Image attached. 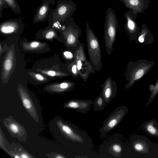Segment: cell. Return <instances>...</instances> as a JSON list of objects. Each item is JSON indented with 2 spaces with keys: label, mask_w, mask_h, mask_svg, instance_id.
<instances>
[{
  "label": "cell",
  "mask_w": 158,
  "mask_h": 158,
  "mask_svg": "<svg viewBox=\"0 0 158 158\" xmlns=\"http://www.w3.org/2000/svg\"><path fill=\"white\" fill-rule=\"evenodd\" d=\"M154 64L155 63L153 61L144 59L128 62L125 75L126 80L128 82L125 88L129 89L135 81H139L147 74Z\"/></svg>",
  "instance_id": "obj_1"
},
{
  "label": "cell",
  "mask_w": 158,
  "mask_h": 158,
  "mask_svg": "<svg viewBox=\"0 0 158 158\" xmlns=\"http://www.w3.org/2000/svg\"><path fill=\"white\" fill-rule=\"evenodd\" d=\"M87 48L89 62L95 73L100 70L102 67L101 51L98 40L90 27L89 22L86 23Z\"/></svg>",
  "instance_id": "obj_2"
},
{
  "label": "cell",
  "mask_w": 158,
  "mask_h": 158,
  "mask_svg": "<svg viewBox=\"0 0 158 158\" xmlns=\"http://www.w3.org/2000/svg\"><path fill=\"white\" fill-rule=\"evenodd\" d=\"M118 24L116 14L111 7L107 10L105 17L104 26V39L107 53L111 55L114 49L113 44L115 41Z\"/></svg>",
  "instance_id": "obj_3"
},
{
  "label": "cell",
  "mask_w": 158,
  "mask_h": 158,
  "mask_svg": "<svg viewBox=\"0 0 158 158\" xmlns=\"http://www.w3.org/2000/svg\"><path fill=\"white\" fill-rule=\"evenodd\" d=\"M131 147L137 158H156L158 156V148L146 136H135Z\"/></svg>",
  "instance_id": "obj_4"
},
{
  "label": "cell",
  "mask_w": 158,
  "mask_h": 158,
  "mask_svg": "<svg viewBox=\"0 0 158 158\" xmlns=\"http://www.w3.org/2000/svg\"><path fill=\"white\" fill-rule=\"evenodd\" d=\"M76 10V5L72 0H59L56 9L52 10L50 14L53 21L61 23L72 17Z\"/></svg>",
  "instance_id": "obj_5"
},
{
  "label": "cell",
  "mask_w": 158,
  "mask_h": 158,
  "mask_svg": "<svg viewBox=\"0 0 158 158\" xmlns=\"http://www.w3.org/2000/svg\"><path fill=\"white\" fill-rule=\"evenodd\" d=\"M125 106H120L113 111L104 121L102 127L99 129L102 138L105 137L106 134L114 129L122 120L128 111Z\"/></svg>",
  "instance_id": "obj_6"
},
{
  "label": "cell",
  "mask_w": 158,
  "mask_h": 158,
  "mask_svg": "<svg viewBox=\"0 0 158 158\" xmlns=\"http://www.w3.org/2000/svg\"><path fill=\"white\" fill-rule=\"evenodd\" d=\"M74 61L76 64L79 75L84 81L87 80L91 73H95L89 61L86 59L83 44L80 43L77 46Z\"/></svg>",
  "instance_id": "obj_7"
},
{
  "label": "cell",
  "mask_w": 158,
  "mask_h": 158,
  "mask_svg": "<svg viewBox=\"0 0 158 158\" xmlns=\"http://www.w3.org/2000/svg\"><path fill=\"white\" fill-rule=\"evenodd\" d=\"M61 23L65 26V28L63 31L66 34L67 43L69 45L76 47L80 43L79 38L81 34L80 28L72 17Z\"/></svg>",
  "instance_id": "obj_8"
},
{
  "label": "cell",
  "mask_w": 158,
  "mask_h": 158,
  "mask_svg": "<svg viewBox=\"0 0 158 158\" xmlns=\"http://www.w3.org/2000/svg\"><path fill=\"white\" fill-rule=\"evenodd\" d=\"M137 14L132 10L126 12L124 14L126 20L124 24L125 30L132 40H135L138 41V38L140 34V28L136 22Z\"/></svg>",
  "instance_id": "obj_9"
},
{
  "label": "cell",
  "mask_w": 158,
  "mask_h": 158,
  "mask_svg": "<svg viewBox=\"0 0 158 158\" xmlns=\"http://www.w3.org/2000/svg\"><path fill=\"white\" fill-rule=\"evenodd\" d=\"M55 3V0H43L34 15L33 23H36L46 21L52 10L51 6Z\"/></svg>",
  "instance_id": "obj_10"
},
{
  "label": "cell",
  "mask_w": 158,
  "mask_h": 158,
  "mask_svg": "<svg viewBox=\"0 0 158 158\" xmlns=\"http://www.w3.org/2000/svg\"><path fill=\"white\" fill-rule=\"evenodd\" d=\"M101 87L102 89L100 93L107 104L116 96L117 87L116 82L110 76L106 79Z\"/></svg>",
  "instance_id": "obj_11"
},
{
  "label": "cell",
  "mask_w": 158,
  "mask_h": 158,
  "mask_svg": "<svg viewBox=\"0 0 158 158\" xmlns=\"http://www.w3.org/2000/svg\"><path fill=\"white\" fill-rule=\"evenodd\" d=\"M93 102L90 100L74 99L66 102L64 105L65 108L76 110L78 112L85 114L89 110Z\"/></svg>",
  "instance_id": "obj_12"
},
{
  "label": "cell",
  "mask_w": 158,
  "mask_h": 158,
  "mask_svg": "<svg viewBox=\"0 0 158 158\" xmlns=\"http://www.w3.org/2000/svg\"><path fill=\"white\" fill-rule=\"evenodd\" d=\"M123 2L125 7L136 13H142L149 8L150 0H117Z\"/></svg>",
  "instance_id": "obj_13"
},
{
  "label": "cell",
  "mask_w": 158,
  "mask_h": 158,
  "mask_svg": "<svg viewBox=\"0 0 158 158\" xmlns=\"http://www.w3.org/2000/svg\"><path fill=\"white\" fill-rule=\"evenodd\" d=\"M21 20L18 19H9L0 24V30L4 34H10L18 31L23 24Z\"/></svg>",
  "instance_id": "obj_14"
},
{
  "label": "cell",
  "mask_w": 158,
  "mask_h": 158,
  "mask_svg": "<svg viewBox=\"0 0 158 158\" xmlns=\"http://www.w3.org/2000/svg\"><path fill=\"white\" fill-rule=\"evenodd\" d=\"M60 130L64 135L69 139L79 143H83L82 137L70 126L62 121L58 122Z\"/></svg>",
  "instance_id": "obj_15"
},
{
  "label": "cell",
  "mask_w": 158,
  "mask_h": 158,
  "mask_svg": "<svg viewBox=\"0 0 158 158\" xmlns=\"http://www.w3.org/2000/svg\"><path fill=\"white\" fill-rule=\"evenodd\" d=\"M154 40L153 36L145 24L141 26V29L138 38V41L146 44H152Z\"/></svg>",
  "instance_id": "obj_16"
},
{
  "label": "cell",
  "mask_w": 158,
  "mask_h": 158,
  "mask_svg": "<svg viewBox=\"0 0 158 158\" xmlns=\"http://www.w3.org/2000/svg\"><path fill=\"white\" fill-rule=\"evenodd\" d=\"M143 129L151 136L158 139V123L154 119L148 121L142 126Z\"/></svg>",
  "instance_id": "obj_17"
},
{
  "label": "cell",
  "mask_w": 158,
  "mask_h": 158,
  "mask_svg": "<svg viewBox=\"0 0 158 158\" xmlns=\"http://www.w3.org/2000/svg\"><path fill=\"white\" fill-rule=\"evenodd\" d=\"M14 54L12 50H10L5 59L3 64V75L7 76L12 69L13 65Z\"/></svg>",
  "instance_id": "obj_18"
},
{
  "label": "cell",
  "mask_w": 158,
  "mask_h": 158,
  "mask_svg": "<svg viewBox=\"0 0 158 158\" xmlns=\"http://www.w3.org/2000/svg\"><path fill=\"white\" fill-rule=\"evenodd\" d=\"M93 104L94 110L99 111L103 110L106 104L104 98L100 93L99 96L95 99Z\"/></svg>",
  "instance_id": "obj_19"
},
{
  "label": "cell",
  "mask_w": 158,
  "mask_h": 158,
  "mask_svg": "<svg viewBox=\"0 0 158 158\" xmlns=\"http://www.w3.org/2000/svg\"><path fill=\"white\" fill-rule=\"evenodd\" d=\"M148 88L151 93V94L149 100L146 104V107L151 104L158 94V78L156 84L155 85H150Z\"/></svg>",
  "instance_id": "obj_20"
},
{
  "label": "cell",
  "mask_w": 158,
  "mask_h": 158,
  "mask_svg": "<svg viewBox=\"0 0 158 158\" xmlns=\"http://www.w3.org/2000/svg\"><path fill=\"white\" fill-rule=\"evenodd\" d=\"M20 95L23 104L25 108L28 111H31L33 108V105L32 102L30 99L24 91L20 90Z\"/></svg>",
  "instance_id": "obj_21"
},
{
  "label": "cell",
  "mask_w": 158,
  "mask_h": 158,
  "mask_svg": "<svg viewBox=\"0 0 158 158\" xmlns=\"http://www.w3.org/2000/svg\"><path fill=\"white\" fill-rule=\"evenodd\" d=\"M9 7L14 13H20V7L16 0H4Z\"/></svg>",
  "instance_id": "obj_22"
},
{
  "label": "cell",
  "mask_w": 158,
  "mask_h": 158,
  "mask_svg": "<svg viewBox=\"0 0 158 158\" xmlns=\"http://www.w3.org/2000/svg\"><path fill=\"white\" fill-rule=\"evenodd\" d=\"M111 152L116 155L118 154L119 156L122 151V148L121 145L117 143L113 144L110 147Z\"/></svg>",
  "instance_id": "obj_23"
},
{
  "label": "cell",
  "mask_w": 158,
  "mask_h": 158,
  "mask_svg": "<svg viewBox=\"0 0 158 158\" xmlns=\"http://www.w3.org/2000/svg\"><path fill=\"white\" fill-rule=\"evenodd\" d=\"M10 131L13 134H17L20 131V127L17 123H11L8 126Z\"/></svg>",
  "instance_id": "obj_24"
},
{
  "label": "cell",
  "mask_w": 158,
  "mask_h": 158,
  "mask_svg": "<svg viewBox=\"0 0 158 158\" xmlns=\"http://www.w3.org/2000/svg\"><path fill=\"white\" fill-rule=\"evenodd\" d=\"M41 72L51 77H54L56 76H66L67 75V74L66 73L59 72L58 73L54 71L50 70L42 71Z\"/></svg>",
  "instance_id": "obj_25"
},
{
  "label": "cell",
  "mask_w": 158,
  "mask_h": 158,
  "mask_svg": "<svg viewBox=\"0 0 158 158\" xmlns=\"http://www.w3.org/2000/svg\"><path fill=\"white\" fill-rule=\"evenodd\" d=\"M71 71L74 77H77L79 75L76 64L74 61L71 65Z\"/></svg>",
  "instance_id": "obj_26"
},
{
  "label": "cell",
  "mask_w": 158,
  "mask_h": 158,
  "mask_svg": "<svg viewBox=\"0 0 158 158\" xmlns=\"http://www.w3.org/2000/svg\"><path fill=\"white\" fill-rule=\"evenodd\" d=\"M63 54L64 57L67 59L72 60L73 59H75V53L74 54H73L71 52L65 51L64 52Z\"/></svg>",
  "instance_id": "obj_27"
},
{
  "label": "cell",
  "mask_w": 158,
  "mask_h": 158,
  "mask_svg": "<svg viewBox=\"0 0 158 158\" xmlns=\"http://www.w3.org/2000/svg\"><path fill=\"white\" fill-rule=\"evenodd\" d=\"M8 7V5L4 0H0V18L2 16V10L4 8Z\"/></svg>",
  "instance_id": "obj_28"
},
{
  "label": "cell",
  "mask_w": 158,
  "mask_h": 158,
  "mask_svg": "<svg viewBox=\"0 0 158 158\" xmlns=\"http://www.w3.org/2000/svg\"><path fill=\"white\" fill-rule=\"evenodd\" d=\"M56 35L55 31L53 30H50L47 31L45 34V37L47 39L52 38Z\"/></svg>",
  "instance_id": "obj_29"
},
{
  "label": "cell",
  "mask_w": 158,
  "mask_h": 158,
  "mask_svg": "<svg viewBox=\"0 0 158 158\" xmlns=\"http://www.w3.org/2000/svg\"><path fill=\"white\" fill-rule=\"evenodd\" d=\"M35 78L40 81H43L46 79L42 75L39 74H34Z\"/></svg>",
  "instance_id": "obj_30"
},
{
  "label": "cell",
  "mask_w": 158,
  "mask_h": 158,
  "mask_svg": "<svg viewBox=\"0 0 158 158\" xmlns=\"http://www.w3.org/2000/svg\"><path fill=\"white\" fill-rule=\"evenodd\" d=\"M40 44V43L36 41H34L30 44V46L32 48H36L38 47Z\"/></svg>",
  "instance_id": "obj_31"
},
{
  "label": "cell",
  "mask_w": 158,
  "mask_h": 158,
  "mask_svg": "<svg viewBox=\"0 0 158 158\" xmlns=\"http://www.w3.org/2000/svg\"><path fill=\"white\" fill-rule=\"evenodd\" d=\"M20 157L22 158H28L30 157L27 154L25 153H23L21 154L20 155Z\"/></svg>",
  "instance_id": "obj_32"
}]
</instances>
